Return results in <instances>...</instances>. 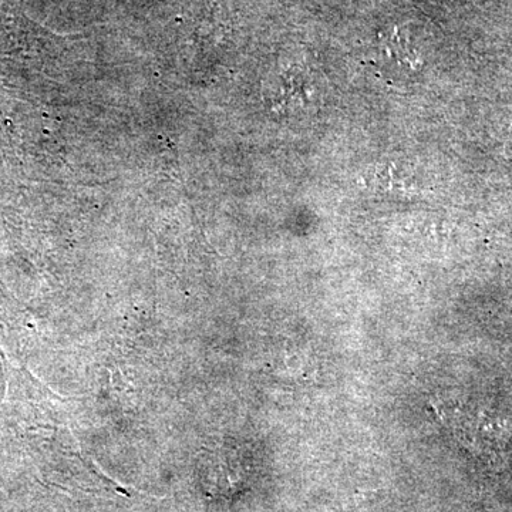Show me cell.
Listing matches in <instances>:
<instances>
[{"label": "cell", "instance_id": "1", "mask_svg": "<svg viewBox=\"0 0 512 512\" xmlns=\"http://www.w3.org/2000/svg\"><path fill=\"white\" fill-rule=\"evenodd\" d=\"M437 412L457 443L468 453L488 466H503L508 436L500 419L473 404L460 402L443 403Z\"/></svg>", "mask_w": 512, "mask_h": 512}]
</instances>
